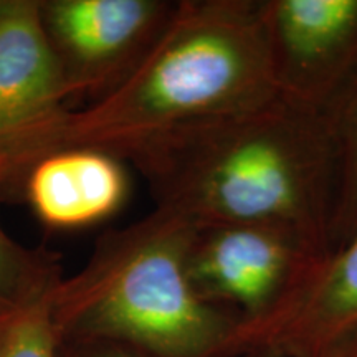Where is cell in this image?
Listing matches in <instances>:
<instances>
[{
	"label": "cell",
	"instance_id": "obj_7",
	"mask_svg": "<svg viewBox=\"0 0 357 357\" xmlns=\"http://www.w3.org/2000/svg\"><path fill=\"white\" fill-rule=\"evenodd\" d=\"M231 347L357 357V234L312 261L266 318L238 326Z\"/></svg>",
	"mask_w": 357,
	"mask_h": 357
},
{
	"label": "cell",
	"instance_id": "obj_1",
	"mask_svg": "<svg viewBox=\"0 0 357 357\" xmlns=\"http://www.w3.org/2000/svg\"><path fill=\"white\" fill-rule=\"evenodd\" d=\"M278 95L260 0H178L166 29L118 86L0 144V194L65 149L126 160L187 124Z\"/></svg>",
	"mask_w": 357,
	"mask_h": 357
},
{
	"label": "cell",
	"instance_id": "obj_4",
	"mask_svg": "<svg viewBox=\"0 0 357 357\" xmlns=\"http://www.w3.org/2000/svg\"><path fill=\"white\" fill-rule=\"evenodd\" d=\"M174 8L169 0H38L70 109L118 86L147 55Z\"/></svg>",
	"mask_w": 357,
	"mask_h": 357
},
{
	"label": "cell",
	"instance_id": "obj_6",
	"mask_svg": "<svg viewBox=\"0 0 357 357\" xmlns=\"http://www.w3.org/2000/svg\"><path fill=\"white\" fill-rule=\"evenodd\" d=\"M276 89L324 111L357 71V0H260Z\"/></svg>",
	"mask_w": 357,
	"mask_h": 357
},
{
	"label": "cell",
	"instance_id": "obj_5",
	"mask_svg": "<svg viewBox=\"0 0 357 357\" xmlns=\"http://www.w3.org/2000/svg\"><path fill=\"white\" fill-rule=\"evenodd\" d=\"M318 258L323 257L288 227L231 223L195 227L187 270L204 300L240 307L238 326H245L266 318Z\"/></svg>",
	"mask_w": 357,
	"mask_h": 357
},
{
	"label": "cell",
	"instance_id": "obj_15",
	"mask_svg": "<svg viewBox=\"0 0 357 357\" xmlns=\"http://www.w3.org/2000/svg\"><path fill=\"white\" fill-rule=\"evenodd\" d=\"M7 307H12V306H0V318H2L3 311H6V310H7Z\"/></svg>",
	"mask_w": 357,
	"mask_h": 357
},
{
	"label": "cell",
	"instance_id": "obj_11",
	"mask_svg": "<svg viewBox=\"0 0 357 357\" xmlns=\"http://www.w3.org/2000/svg\"><path fill=\"white\" fill-rule=\"evenodd\" d=\"M61 278L53 253L25 247L0 225V306H17L50 293Z\"/></svg>",
	"mask_w": 357,
	"mask_h": 357
},
{
	"label": "cell",
	"instance_id": "obj_10",
	"mask_svg": "<svg viewBox=\"0 0 357 357\" xmlns=\"http://www.w3.org/2000/svg\"><path fill=\"white\" fill-rule=\"evenodd\" d=\"M336 159V192L329 245H344L357 234V71L324 109Z\"/></svg>",
	"mask_w": 357,
	"mask_h": 357
},
{
	"label": "cell",
	"instance_id": "obj_13",
	"mask_svg": "<svg viewBox=\"0 0 357 357\" xmlns=\"http://www.w3.org/2000/svg\"><path fill=\"white\" fill-rule=\"evenodd\" d=\"M70 357H147L142 352L114 342H70L60 344Z\"/></svg>",
	"mask_w": 357,
	"mask_h": 357
},
{
	"label": "cell",
	"instance_id": "obj_3",
	"mask_svg": "<svg viewBox=\"0 0 357 357\" xmlns=\"http://www.w3.org/2000/svg\"><path fill=\"white\" fill-rule=\"evenodd\" d=\"M195 227L154 208L102 234L78 273L50 293L60 344L114 342L147 357H218L238 324L200 296L187 270Z\"/></svg>",
	"mask_w": 357,
	"mask_h": 357
},
{
	"label": "cell",
	"instance_id": "obj_2",
	"mask_svg": "<svg viewBox=\"0 0 357 357\" xmlns=\"http://www.w3.org/2000/svg\"><path fill=\"white\" fill-rule=\"evenodd\" d=\"M126 164L194 227L275 223L331 252L336 159L326 113L278 95L162 134Z\"/></svg>",
	"mask_w": 357,
	"mask_h": 357
},
{
	"label": "cell",
	"instance_id": "obj_14",
	"mask_svg": "<svg viewBox=\"0 0 357 357\" xmlns=\"http://www.w3.org/2000/svg\"><path fill=\"white\" fill-rule=\"evenodd\" d=\"M257 351H260V352L253 357H281V354H278V352H273V351H268V349H257Z\"/></svg>",
	"mask_w": 357,
	"mask_h": 357
},
{
	"label": "cell",
	"instance_id": "obj_12",
	"mask_svg": "<svg viewBox=\"0 0 357 357\" xmlns=\"http://www.w3.org/2000/svg\"><path fill=\"white\" fill-rule=\"evenodd\" d=\"M50 293L3 311L0 357H61L50 316Z\"/></svg>",
	"mask_w": 357,
	"mask_h": 357
},
{
	"label": "cell",
	"instance_id": "obj_9",
	"mask_svg": "<svg viewBox=\"0 0 357 357\" xmlns=\"http://www.w3.org/2000/svg\"><path fill=\"white\" fill-rule=\"evenodd\" d=\"M15 194L50 229H83L121 211L129 195V174L126 162L113 154L65 149L26 169Z\"/></svg>",
	"mask_w": 357,
	"mask_h": 357
},
{
	"label": "cell",
	"instance_id": "obj_8",
	"mask_svg": "<svg viewBox=\"0 0 357 357\" xmlns=\"http://www.w3.org/2000/svg\"><path fill=\"white\" fill-rule=\"evenodd\" d=\"M70 109L38 0H0V144Z\"/></svg>",
	"mask_w": 357,
	"mask_h": 357
}]
</instances>
